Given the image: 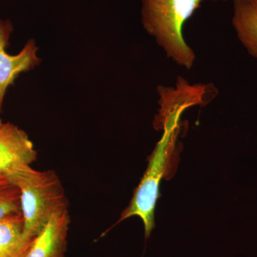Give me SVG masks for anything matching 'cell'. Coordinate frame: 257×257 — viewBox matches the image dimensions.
I'll return each mask as SVG.
<instances>
[{"label": "cell", "mask_w": 257, "mask_h": 257, "mask_svg": "<svg viewBox=\"0 0 257 257\" xmlns=\"http://www.w3.org/2000/svg\"><path fill=\"white\" fill-rule=\"evenodd\" d=\"M20 191L24 231L35 239L56 215L69 211L68 199L58 175L25 166L4 177Z\"/></svg>", "instance_id": "obj_1"}, {"label": "cell", "mask_w": 257, "mask_h": 257, "mask_svg": "<svg viewBox=\"0 0 257 257\" xmlns=\"http://www.w3.org/2000/svg\"><path fill=\"white\" fill-rule=\"evenodd\" d=\"M204 0H143L142 21L149 35L174 62L192 68L196 56L184 38V24Z\"/></svg>", "instance_id": "obj_2"}, {"label": "cell", "mask_w": 257, "mask_h": 257, "mask_svg": "<svg viewBox=\"0 0 257 257\" xmlns=\"http://www.w3.org/2000/svg\"><path fill=\"white\" fill-rule=\"evenodd\" d=\"M180 117L179 114L171 115L159 125L158 130H164L163 136L149 159L146 172L135 189L131 202L116 222V224H119L133 216L140 217L143 222L146 239L150 237L155 227V209L160 197V182L165 177L170 158L175 150Z\"/></svg>", "instance_id": "obj_3"}, {"label": "cell", "mask_w": 257, "mask_h": 257, "mask_svg": "<svg viewBox=\"0 0 257 257\" xmlns=\"http://www.w3.org/2000/svg\"><path fill=\"white\" fill-rule=\"evenodd\" d=\"M13 31V24L10 20H0V112L8 87L22 72L34 68L40 62L37 55L38 47L33 40H29L18 55L7 52Z\"/></svg>", "instance_id": "obj_4"}, {"label": "cell", "mask_w": 257, "mask_h": 257, "mask_svg": "<svg viewBox=\"0 0 257 257\" xmlns=\"http://www.w3.org/2000/svg\"><path fill=\"white\" fill-rule=\"evenodd\" d=\"M37 152L28 135L11 122L0 119V176L30 166L37 160Z\"/></svg>", "instance_id": "obj_5"}, {"label": "cell", "mask_w": 257, "mask_h": 257, "mask_svg": "<svg viewBox=\"0 0 257 257\" xmlns=\"http://www.w3.org/2000/svg\"><path fill=\"white\" fill-rule=\"evenodd\" d=\"M69 224V211L54 216L35 238L27 257H65Z\"/></svg>", "instance_id": "obj_6"}, {"label": "cell", "mask_w": 257, "mask_h": 257, "mask_svg": "<svg viewBox=\"0 0 257 257\" xmlns=\"http://www.w3.org/2000/svg\"><path fill=\"white\" fill-rule=\"evenodd\" d=\"M34 239L25 234L22 213L0 220V257H27Z\"/></svg>", "instance_id": "obj_7"}, {"label": "cell", "mask_w": 257, "mask_h": 257, "mask_svg": "<svg viewBox=\"0 0 257 257\" xmlns=\"http://www.w3.org/2000/svg\"><path fill=\"white\" fill-rule=\"evenodd\" d=\"M232 24L248 54L257 59V0H233Z\"/></svg>", "instance_id": "obj_8"}, {"label": "cell", "mask_w": 257, "mask_h": 257, "mask_svg": "<svg viewBox=\"0 0 257 257\" xmlns=\"http://www.w3.org/2000/svg\"><path fill=\"white\" fill-rule=\"evenodd\" d=\"M20 213L19 189L5 177H0V220Z\"/></svg>", "instance_id": "obj_9"}, {"label": "cell", "mask_w": 257, "mask_h": 257, "mask_svg": "<svg viewBox=\"0 0 257 257\" xmlns=\"http://www.w3.org/2000/svg\"><path fill=\"white\" fill-rule=\"evenodd\" d=\"M0 177H1V176H0Z\"/></svg>", "instance_id": "obj_10"}]
</instances>
